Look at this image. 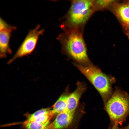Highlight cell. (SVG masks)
I'll return each mask as SVG.
<instances>
[{
	"mask_svg": "<svg viewBox=\"0 0 129 129\" xmlns=\"http://www.w3.org/2000/svg\"><path fill=\"white\" fill-rule=\"evenodd\" d=\"M74 64L91 83L100 95L104 104L112 95L114 79L102 72L91 63L86 64L77 63Z\"/></svg>",
	"mask_w": 129,
	"mask_h": 129,
	"instance_id": "cell-1",
	"label": "cell"
},
{
	"mask_svg": "<svg viewBox=\"0 0 129 129\" xmlns=\"http://www.w3.org/2000/svg\"><path fill=\"white\" fill-rule=\"evenodd\" d=\"M63 49L76 63L86 64L90 63L82 35L78 29L70 28L61 38Z\"/></svg>",
	"mask_w": 129,
	"mask_h": 129,
	"instance_id": "cell-2",
	"label": "cell"
},
{
	"mask_svg": "<svg viewBox=\"0 0 129 129\" xmlns=\"http://www.w3.org/2000/svg\"><path fill=\"white\" fill-rule=\"evenodd\" d=\"M104 109L111 123L122 125L129 115V94L120 88H116L104 104Z\"/></svg>",
	"mask_w": 129,
	"mask_h": 129,
	"instance_id": "cell-3",
	"label": "cell"
},
{
	"mask_svg": "<svg viewBox=\"0 0 129 129\" xmlns=\"http://www.w3.org/2000/svg\"><path fill=\"white\" fill-rule=\"evenodd\" d=\"M94 1L86 0L72 1L66 19L70 28L78 29L86 22L95 9Z\"/></svg>",
	"mask_w": 129,
	"mask_h": 129,
	"instance_id": "cell-4",
	"label": "cell"
},
{
	"mask_svg": "<svg viewBox=\"0 0 129 129\" xmlns=\"http://www.w3.org/2000/svg\"><path fill=\"white\" fill-rule=\"evenodd\" d=\"M44 29H40L39 25L30 30L13 56L8 61L10 64L16 59L31 54L34 50L40 35L43 34Z\"/></svg>",
	"mask_w": 129,
	"mask_h": 129,
	"instance_id": "cell-5",
	"label": "cell"
},
{
	"mask_svg": "<svg viewBox=\"0 0 129 129\" xmlns=\"http://www.w3.org/2000/svg\"><path fill=\"white\" fill-rule=\"evenodd\" d=\"M0 20V57L4 58L12 53L10 40L11 32L16 28L8 24L1 18Z\"/></svg>",
	"mask_w": 129,
	"mask_h": 129,
	"instance_id": "cell-6",
	"label": "cell"
},
{
	"mask_svg": "<svg viewBox=\"0 0 129 129\" xmlns=\"http://www.w3.org/2000/svg\"><path fill=\"white\" fill-rule=\"evenodd\" d=\"M75 113L66 110L59 113L46 129H65L67 128L73 122Z\"/></svg>",
	"mask_w": 129,
	"mask_h": 129,
	"instance_id": "cell-7",
	"label": "cell"
},
{
	"mask_svg": "<svg viewBox=\"0 0 129 129\" xmlns=\"http://www.w3.org/2000/svg\"><path fill=\"white\" fill-rule=\"evenodd\" d=\"M86 84L84 82H78L75 90L70 93L67 100L66 110L75 112L80 98L86 89Z\"/></svg>",
	"mask_w": 129,
	"mask_h": 129,
	"instance_id": "cell-8",
	"label": "cell"
},
{
	"mask_svg": "<svg viewBox=\"0 0 129 129\" xmlns=\"http://www.w3.org/2000/svg\"><path fill=\"white\" fill-rule=\"evenodd\" d=\"M27 121H34L44 124H50V120L54 115L50 108H42L32 114L26 115Z\"/></svg>",
	"mask_w": 129,
	"mask_h": 129,
	"instance_id": "cell-9",
	"label": "cell"
},
{
	"mask_svg": "<svg viewBox=\"0 0 129 129\" xmlns=\"http://www.w3.org/2000/svg\"><path fill=\"white\" fill-rule=\"evenodd\" d=\"M114 11L124 27L129 28V2L117 4L114 7Z\"/></svg>",
	"mask_w": 129,
	"mask_h": 129,
	"instance_id": "cell-10",
	"label": "cell"
},
{
	"mask_svg": "<svg viewBox=\"0 0 129 129\" xmlns=\"http://www.w3.org/2000/svg\"><path fill=\"white\" fill-rule=\"evenodd\" d=\"M70 94L69 88L67 87L52 106V110L54 115L66 110L68 98Z\"/></svg>",
	"mask_w": 129,
	"mask_h": 129,
	"instance_id": "cell-11",
	"label": "cell"
},
{
	"mask_svg": "<svg viewBox=\"0 0 129 129\" xmlns=\"http://www.w3.org/2000/svg\"><path fill=\"white\" fill-rule=\"evenodd\" d=\"M50 124H44L35 121H27L25 120L20 123L22 127L24 129H46Z\"/></svg>",
	"mask_w": 129,
	"mask_h": 129,
	"instance_id": "cell-12",
	"label": "cell"
},
{
	"mask_svg": "<svg viewBox=\"0 0 129 129\" xmlns=\"http://www.w3.org/2000/svg\"><path fill=\"white\" fill-rule=\"evenodd\" d=\"M114 0H97L94 1V5L100 8H105L114 4Z\"/></svg>",
	"mask_w": 129,
	"mask_h": 129,
	"instance_id": "cell-13",
	"label": "cell"
},
{
	"mask_svg": "<svg viewBox=\"0 0 129 129\" xmlns=\"http://www.w3.org/2000/svg\"><path fill=\"white\" fill-rule=\"evenodd\" d=\"M119 126L116 124L111 123L108 129H124V128H121Z\"/></svg>",
	"mask_w": 129,
	"mask_h": 129,
	"instance_id": "cell-14",
	"label": "cell"
},
{
	"mask_svg": "<svg viewBox=\"0 0 129 129\" xmlns=\"http://www.w3.org/2000/svg\"><path fill=\"white\" fill-rule=\"evenodd\" d=\"M126 34L129 38V28L127 27H124Z\"/></svg>",
	"mask_w": 129,
	"mask_h": 129,
	"instance_id": "cell-15",
	"label": "cell"
},
{
	"mask_svg": "<svg viewBox=\"0 0 129 129\" xmlns=\"http://www.w3.org/2000/svg\"><path fill=\"white\" fill-rule=\"evenodd\" d=\"M124 128V129H129V124L127 126Z\"/></svg>",
	"mask_w": 129,
	"mask_h": 129,
	"instance_id": "cell-16",
	"label": "cell"
}]
</instances>
